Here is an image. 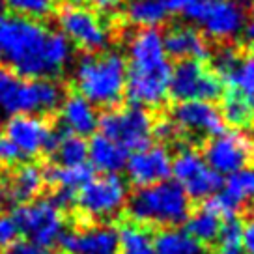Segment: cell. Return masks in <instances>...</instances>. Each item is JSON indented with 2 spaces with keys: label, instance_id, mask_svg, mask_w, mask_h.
<instances>
[{
  "label": "cell",
  "instance_id": "obj_1",
  "mask_svg": "<svg viewBox=\"0 0 254 254\" xmlns=\"http://www.w3.org/2000/svg\"><path fill=\"white\" fill-rule=\"evenodd\" d=\"M73 45L36 19L0 11V62L21 79H55L71 64Z\"/></svg>",
  "mask_w": 254,
  "mask_h": 254
},
{
  "label": "cell",
  "instance_id": "obj_2",
  "mask_svg": "<svg viewBox=\"0 0 254 254\" xmlns=\"http://www.w3.org/2000/svg\"><path fill=\"white\" fill-rule=\"evenodd\" d=\"M126 95L129 103L140 109H157L167 101L172 64L159 28H140L127 45Z\"/></svg>",
  "mask_w": 254,
  "mask_h": 254
},
{
  "label": "cell",
  "instance_id": "obj_3",
  "mask_svg": "<svg viewBox=\"0 0 254 254\" xmlns=\"http://www.w3.org/2000/svg\"><path fill=\"white\" fill-rule=\"evenodd\" d=\"M127 64L116 51L86 53L75 62L73 84L77 94L103 109H114L126 95Z\"/></svg>",
  "mask_w": 254,
  "mask_h": 254
},
{
  "label": "cell",
  "instance_id": "obj_4",
  "mask_svg": "<svg viewBox=\"0 0 254 254\" xmlns=\"http://www.w3.org/2000/svg\"><path fill=\"white\" fill-rule=\"evenodd\" d=\"M127 213L140 226H180L190 213V198L174 180L136 189L127 198Z\"/></svg>",
  "mask_w": 254,
  "mask_h": 254
},
{
  "label": "cell",
  "instance_id": "obj_5",
  "mask_svg": "<svg viewBox=\"0 0 254 254\" xmlns=\"http://www.w3.org/2000/svg\"><path fill=\"white\" fill-rule=\"evenodd\" d=\"M129 190L127 183L116 174L90 178L79 192H75V206L82 217L92 222H107L122 213Z\"/></svg>",
  "mask_w": 254,
  "mask_h": 254
},
{
  "label": "cell",
  "instance_id": "obj_6",
  "mask_svg": "<svg viewBox=\"0 0 254 254\" xmlns=\"http://www.w3.org/2000/svg\"><path fill=\"white\" fill-rule=\"evenodd\" d=\"M56 21L67 41L80 51L99 53L109 47L111 28L94 9L69 0L58 9Z\"/></svg>",
  "mask_w": 254,
  "mask_h": 254
},
{
  "label": "cell",
  "instance_id": "obj_7",
  "mask_svg": "<svg viewBox=\"0 0 254 254\" xmlns=\"http://www.w3.org/2000/svg\"><path fill=\"white\" fill-rule=\"evenodd\" d=\"M99 133L129 150H140L148 146L153 131V120L150 112L140 107L109 109L99 116Z\"/></svg>",
  "mask_w": 254,
  "mask_h": 254
},
{
  "label": "cell",
  "instance_id": "obj_8",
  "mask_svg": "<svg viewBox=\"0 0 254 254\" xmlns=\"http://www.w3.org/2000/svg\"><path fill=\"white\" fill-rule=\"evenodd\" d=\"M168 94L176 101H211L224 94L222 79L198 60H180L170 73Z\"/></svg>",
  "mask_w": 254,
  "mask_h": 254
},
{
  "label": "cell",
  "instance_id": "obj_9",
  "mask_svg": "<svg viewBox=\"0 0 254 254\" xmlns=\"http://www.w3.org/2000/svg\"><path fill=\"white\" fill-rule=\"evenodd\" d=\"M13 219L19 226V232H23L26 239H32L49 249L58 243L65 232L62 209L49 198H36L17 206Z\"/></svg>",
  "mask_w": 254,
  "mask_h": 254
},
{
  "label": "cell",
  "instance_id": "obj_10",
  "mask_svg": "<svg viewBox=\"0 0 254 254\" xmlns=\"http://www.w3.org/2000/svg\"><path fill=\"white\" fill-rule=\"evenodd\" d=\"M185 19L200 24L209 38L226 41L241 34L245 9L236 0H194Z\"/></svg>",
  "mask_w": 254,
  "mask_h": 254
},
{
  "label": "cell",
  "instance_id": "obj_11",
  "mask_svg": "<svg viewBox=\"0 0 254 254\" xmlns=\"http://www.w3.org/2000/svg\"><path fill=\"white\" fill-rule=\"evenodd\" d=\"M170 174L189 194V198H211L224 185L222 176L207 167L204 157L194 148H182L178 151V155L172 159Z\"/></svg>",
  "mask_w": 254,
  "mask_h": 254
},
{
  "label": "cell",
  "instance_id": "obj_12",
  "mask_svg": "<svg viewBox=\"0 0 254 254\" xmlns=\"http://www.w3.org/2000/svg\"><path fill=\"white\" fill-rule=\"evenodd\" d=\"M204 161L217 174L232 176L251 165L254 159V142L241 131H221L209 136L204 146Z\"/></svg>",
  "mask_w": 254,
  "mask_h": 254
},
{
  "label": "cell",
  "instance_id": "obj_13",
  "mask_svg": "<svg viewBox=\"0 0 254 254\" xmlns=\"http://www.w3.org/2000/svg\"><path fill=\"white\" fill-rule=\"evenodd\" d=\"M4 136L21 151L23 157H38L51 153L56 133L49 120L41 114H13L4 126Z\"/></svg>",
  "mask_w": 254,
  "mask_h": 254
},
{
  "label": "cell",
  "instance_id": "obj_14",
  "mask_svg": "<svg viewBox=\"0 0 254 254\" xmlns=\"http://www.w3.org/2000/svg\"><path fill=\"white\" fill-rule=\"evenodd\" d=\"M170 168L172 155L163 144H148L140 150H135V153L127 155L126 161L127 180L136 189L168 180Z\"/></svg>",
  "mask_w": 254,
  "mask_h": 254
},
{
  "label": "cell",
  "instance_id": "obj_15",
  "mask_svg": "<svg viewBox=\"0 0 254 254\" xmlns=\"http://www.w3.org/2000/svg\"><path fill=\"white\" fill-rule=\"evenodd\" d=\"M60 247L67 254H118V230L107 222H90L75 230H65Z\"/></svg>",
  "mask_w": 254,
  "mask_h": 254
},
{
  "label": "cell",
  "instance_id": "obj_16",
  "mask_svg": "<svg viewBox=\"0 0 254 254\" xmlns=\"http://www.w3.org/2000/svg\"><path fill=\"white\" fill-rule=\"evenodd\" d=\"M170 120L180 133L190 136H213L224 131L221 111L211 101H178L172 107Z\"/></svg>",
  "mask_w": 254,
  "mask_h": 254
},
{
  "label": "cell",
  "instance_id": "obj_17",
  "mask_svg": "<svg viewBox=\"0 0 254 254\" xmlns=\"http://www.w3.org/2000/svg\"><path fill=\"white\" fill-rule=\"evenodd\" d=\"M45 170L34 163L15 165V170L0 180V202L21 206L36 200L45 187Z\"/></svg>",
  "mask_w": 254,
  "mask_h": 254
},
{
  "label": "cell",
  "instance_id": "obj_18",
  "mask_svg": "<svg viewBox=\"0 0 254 254\" xmlns=\"http://www.w3.org/2000/svg\"><path fill=\"white\" fill-rule=\"evenodd\" d=\"M163 43H165L167 55L170 58H178V60L206 62L207 58L211 56L209 43L204 40V36L196 28L185 26V24L172 26L163 36Z\"/></svg>",
  "mask_w": 254,
  "mask_h": 254
},
{
  "label": "cell",
  "instance_id": "obj_19",
  "mask_svg": "<svg viewBox=\"0 0 254 254\" xmlns=\"http://www.w3.org/2000/svg\"><path fill=\"white\" fill-rule=\"evenodd\" d=\"M58 120L65 129V133L84 138V136L95 133L99 114L88 99H84L79 94H71L65 95L58 107Z\"/></svg>",
  "mask_w": 254,
  "mask_h": 254
},
{
  "label": "cell",
  "instance_id": "obj_20",
  "mask_svg": "<svg viewBox=\"0 0 254 254\" xmlns=\"http://www.w3.org/2000/svg\"><path fill=\"white\" fill-rule=\"evenodd\" d=\"M129 151L120 146L118 142L111 140L105 135H94L88 142V161L90 165L103 172V174H116L126 168V161Z\"/></svg>",
  "mask_w": 254,
  "mask_h": 254
},
{
  "label": "cell",
  "instance_id": "obj_21",
  "mask_svg": "<svg viewBox=\"0 0 254 254\" xmlns=\"http://www.w3.org/2000/svg\"><path fill=\"white\" fill-rule=\"evenodd\" d=\"M157 254H204V247L190 236L185 228L168 226L153 238Z\"/></svg>",
  "mask_w": 254,
  "mask_h": 254
},
{
  "label": "cell",
  "instance_id": "obj_22",
  "mask_svg": "<svg viewBox=\"0 0 254 254\" xmlns=\"http://www.w3.org/2000/svg\"><path fill=\"white\" fill-rule=\"evenodd\" d=\"M126 17L138 28H159L167 23L168 11L163 0H129Z\"/></svg>",
  "mask_w": 254,
  "mask_h": 254
},
{
  "label": "cell",
  "instance_id": "obj_23",
  "mask_svg": "<svg viewBox=\"0 0 254 254\" xmlns=\"http://www.w3.org/2000/svg\"><path fill=\"white\" fill-rule=\"evenodd\" d=\"M222 122L232 127H249L254 124V101L236 90L222 94Z\"/></svg>",
  "mask_w": 254,
  "mask_h": 254
},
{
  "label": "cell",
  "instance_id": "obj_24",
  "mask_svg": "<svg viewBox=\"0 0 254 254\" xmlns=\"http://www.w3.org/2000/svg\"><path fill=\"white\" fill-rule=\"evenodd\" d=\"M53 159L60 167H79L86 165L88 161V142L82 136L64 133L56 135L55 146H53Z\"/></svg>",
  "mask_w": 254,
  "mask_h": 254
},
{
  "label": "cell",
  "instance_id": "obj_25",
  "mask_svg": "<svg viewBox=\"0 0 254 254\" xmlns=\"http://www.w3.org/2000/svg\"><path fill=\"white\" fill-rule=\"evenodd\" d=\"M222 219L211 211L207 206H202L194 213H189L185 219V230L189 232L198 243H213L219 238Z\"/></svg>",
  "mask_w": 254,
  "mask_h": 254
},
{
  "label": "cell",
  "instance_id": "obj_26",
  "mask_svg": "<svg viewBox=\"0 0 254 254\" xmlns=\"http://www.w3.org/2000/svg\"><path fill=\"white\" fill-rule=\"evenodd\" d=\"M43 170H45V182L55 185V189L73 190V192L79 190L92 178V168L88 165H79V167L53 165Z\"/></svg>",
  "mask_w": 254,
  "mask_h": 254
},
{
  "label": "cell",
  "instance_id": "obj_27",
  "mask_svg": "<svg viewBox=\"0 0 254 254\" xmlns=\"http://www.w3.org/2000/svg\"><path fill=\"white\" fill-rule=\"evenodd\" d=\"M118 254H157L151 234L146 230V226L136 222L122 226V230H118Z\"/></svg>",
  "mask_w": 254,
  "mask_h": 254
},
{
  "label": "cell",
  "instance_id": "obj_28",
  "mask_svg": "<svg viewBox=\"0 0 254 254\" xmlns=\"http://www.w3.org/2000/svg\"><path fill=\"white\" fill-rule=\"evenodd\" d=\"M224 80H228L232 90L254 101V55L239 56L238 64Z\"/></svg>",
  "mask_w": 254,
  "mask_h": 254
},
{
  "label": "cell",
  "instance_id": "obj_29",
  "mask_svg": "<svg viewBox=\"0 0 254 254\" xmlns=\"http://www.w3.org/2000/svg\"><path fill=\"white\" fill-rule=\"evenodd\" d=\"M9 13L43 21L56 9V0H2Z\"/></svg>",
  "mask_w": 254,
  "mask_h": 254
},
{
  "label": "cell",
  "instance_id": "obj_30",
  "mask_svg": "<svg viewBox=\"0 0 254 254\" xmlns=\"http://www.w3.org/2000/svg\"><path fill=\"white\" fill-rule=\"evenodd\" d=\"M222 187L241 204H245L247 200H254V167H245L236 174L228 176V182Z\"/></svg>",
  "mask_w": 254,
  "mask_h": 254
},
{
  "label": "cell",
  "instance_id": "obj_31",
  "mask_svg": "<svg viewBox=\"0 0 254 254\" xmlns=\"http://www.w3.org/2000/svg\"><path fill=\"white\" fill-rule=\"evenodd\" d=\"M239 53L234 47H222L217 55L213 56V69L215 73L221 77V79H226L230 71L234 69V65L238 64L239 60Z\"/></svg>",
  "mask_w": 254,
  "mask_h": 254
},
{
  "label": "cell",
  "instance_id": "obj_32",
  "mask_svg": "<svg viewBox=\"0 0 254 254\" xmlns=\"http://www.w3.org/2000/svg\"><path fill=\"white\" fill-rule=\"evenodd\" d=\"M4 254H53L49 247H43L32 239H15L9 247L4 249Z\"/></svg>",
  "mask_w": 254,
  "mask_h": 254
},
{
  "label": "cell",
  "instance_id": "obj_33",
  "mask_svg": "<svg viewBox=\"0 0 254 254\" xmlns=\"http://www.w3.org/2000/svg\"><path fill=\"white\" fill-rule=\"evenodd\" d=\"M19 226L13 215H0V249L9 247L15 239H19Z\"/></svg>",
  "mask_w": 254,
  "mask_h": 254
},
{
  "label": "cell",
  "instance_id": "obj_34",
  "mask_svg": "<svg viewBox=\"0 0 254 254\" xmlns=\"http://www.w3.org/2000/svg\"><path fill=\"white\" fill-rule=\"evenodd\" d=\"M21 151L9 142L6 136H0V165L2 167H15L23 161Z\"/></svg>",
  "mask_w": 254,
  "mask_h": 254
},
{
  "label": "cell",
  "instance_id": "obj_35",
  "mask_svg": "<svg viewBox=\"0 0 254 254\" xmlns=\"http://www.w3.org/2000/svg\"><path fill=\"white\" fill-rule=\"evenodd\" d=\"M178 135H180V131H178V127L174 126L172 120H161L157 124H153L151 136L159 138L161 142H172Z\"/></svg>",
  "mask_w": 254,
  "mask_h": 254
},
{
  "label": "cell",
  "instance_id": "obj_36",
  "mask_svg": "<svg viewBox=\"0 0 254 254\" xmlns=\"http://www.w3.org/2000/svg\"><path fill=\"white\" fill-rule=\"evenodd\" d=\"M241 251L243 254H254V219L241 224Z\"/></svg>",
  "mask_w": 254,
  "mask_h": 254
},
{
  "label": "cell",
  "instance_id": "obj_37",
  "mask_svg": "<svg viewBox=\"0 0 254 254\" xmlns=\"http://www.w3.org/2000/svg\"><path fill=\"white\" fill-rule=\"evenodd\" d=\"M163 2L167 6L168 15H182L183 19L194 4V0H163Z\"/></svg>",
  "mask_w": 254,
  "mask_h": 254
},
{
  "label": "cell",
  "instance_id": "obj_38",
  "mask_svg": "<svg viewBox=\"0 0 254 254\" xmlns=\"http://www.w3.org/2000/svg\"><path fill=\"white\" fill-rule=\"evenodd\" d=\"M90 9L94 11H101V13H109V11H114L122 6L124 0H84Z\"/></svg>",
  "mask_w": 254,
  "mask_h": 254
},
{
  "label": "cell",
  "instance_id": "obj_39",
  "mask_svg": "<svg viewBox=\"0 0 254 254\" xmlns=\"http://www.w3.org/2000/svg\"><path fill=\"white\" fill-rule=\"evenodd\" d=\"M243 38H245L247 45L254 51V17L249 21V23H245V26H243Z\"/></svg>",
  "mask_w": 254,
  "mask_h": 254
},
{
  "label": "cell",
  "instance_id": "obj_40",
  "mask_svg": "<svg viewBox=\"0 0 254 254\" xmlns=\"http://www.w3.org/2000/svg\"><path fill=\"white\" fill-rule=\"evenodd\" d=\"M215 254H243L241 245H219Z\"/></svg>",
  "mask_w": 254,
  "mask_h": 254
},
{
  "label": "cell",
  "instance_id": "obj_41",
  "mask_svg": "<svg viewBox=\"0 0 254 254\" xmlns=\"http://www.w3.org/2000/svg\"><path fill=\"white\" fill-rule=\"evenodd\" d=\"M0 11H2V0H0Z\"/></svg>",
  "mask_w": 254,
  "mask_h": 254
}]
</instances>
